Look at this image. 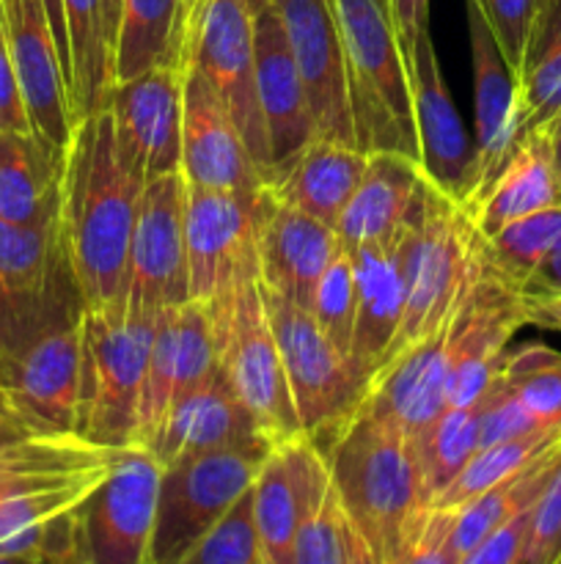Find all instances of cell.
<instances>
[{"instance_id": "47", "label": "cell", "mask_w": 561, "mask_h": 564, "mask_svg": "<svg viewBox=\"0 0 561 564\" xmlns=\"http://www.w3.org/2000/svg\"><path fill=\"white\" fill-rule=\"evenodd\" d=\"M517 292L526 297L528 325L561 330V246Z\"/></svg>"}, {"instance_id": "30", "label": "cell", "mask_w": 561, "mask_h": 564, "mask_svg": "<svg viewBox=\"0 0 561 564\" xmlns=\"http://www.w3.org/2000/svg\"><path fill=\"white\" fill-rule=\"evenodd\" d=\"M64 154L33 130H0V218L58 224Z\"/></svg>"}, {"instance_id": "53", "label": "cell", "mask_w": 561, "mask_h": 564, "mask_svg": "<svg viewBox=\"0 0 561 564\" xmlns=\"http://www.w3.org/2000/svg\"><path fill=\"white\" fill-rule=\"evenodd\" d=\"M344 564H385L369 549L366 540L358 534V529L352 527L350 518H346V549H344Z\"/></svg>"}, {"instance_id": "21", "label": "cell", "mask_w": 561, "mask_h": 564, "mask_svg": "<svg viewBox=\"0 0 561 564\" xmlns=\"http://www.w3.org/2000/svg\"><path fill=\"white\" fill-rule=\"evenodd\" d=\"M468 36H471L473 64V191L465 209L484 196L495 176L504 171L512 154L522 143L517 94L512 72L501 55L498 42L473 3H468Z\"/></svg>"}, {"instance_id": "43", "label": "cell", "mask_w": 561, "mask_h": 564, "mask_svg": "<svg viewBox=\"0 0 561 564\" xmlns=\"http://www.w3.org/2000/svg\"><path fill=\"white\" fill-rule=\"evenodd\" d=\"M179 564H262L251 490L182 556Z\"/></svg>"}, {"instance_id": "58", "label": "cell", "mask_w": 561, "mask_h": 564, "mask_svg": "<svg viewBox=\"0 0 561 564\" xmlns=\"http://www.w3.org/2000/svg\"><path fill=\"white\" fill-rule=\"evenodd\" d=\"M245 3H248V9L253 11V14H258V11L270 9V0H245Z\"/></svg>"}, {"instance_id": "50", "label": "cell", "mask_w": 561, "mask_h": 564, "mask_svg": "<svg viewBox=\"0 0 561 564\" xmlns=\"http://www.w3.org/2000/svg\"><path fill=\"white\" fill-rule=\"evenodd\" d=\"M42 292L36 297H31V301H20V297L11 295L9 286L0 279V361L14 350L16 341L22 339L25 328L31 325L38 301H42Z\"/></svg>"}, {"instance_id": "39", "label": "cell", "mask_w": 561, "mask_h": 564, "mask_svg": "<svg viewBox=\"0 0 561 564\" xmlns=\"http://www.w3.org/2000/svg\"><path fill=\"white\" fill-rule=\"evenodd\" d=\"M58 224H11L0 218V279L20 301H31L58 268Z\"/></svg>"}, {"instance_id": "42", "label": "cell", "mask_w": 561, "mask_h": 564, "mask_svg": "<svg viewBox=\"0 0 561 564\" xmlns=\"http://www.w3.org/2000/svg\"><path fill=\"white\" fill-rule=\"evenodd\" d=\"M355 264H352V251L341 242L336 257L330 259V264L324 268V273L319 275L317 290H314L311 308L314 319L319 323V328L333 339V345L339 350H344L350 356L352 345V328H355Z\"/></svg>"}, {"instance_id": "36", "label": "cell", "mask_w": 561, "mask_h": 564, "mask_svg": "<svg viewBox=\"0 0 561 564\" xmlns=\"http://www.w3.org/2000/svg\"><path fill=\"white\" fill-rule=\"evenodd\" d=\"M561 246V204L550 209L512 220L493 237L479 240V262L484 275L522 290L531 275L559 251Z\"/></svg>"}, {"instance_id": "54", "label": "cell", "mask_w": 561, "mask_h": 564, "mask_svg": "<svg viewBox=\"0 0 561 564\" xmlns=\"http://www.w3.org/2000/svg\"><path fill=\"white\" fill-rule=\"evenodd\" d=\"M33 435L28 430H22L14 419L6 411H0V452L11 449V446L22 444V441H31Z\"/></svg>"}, {"instance_id": "56", "label": "cell", "mask_w": 561, "mask_h": 564, "mask_svg": "<svg viewBox=\"0 0 561 564\" xmlns=\"http://www.w3.org/2000/svg\"><path fill=\"white\" fill-rule=\"evenodd\" d=\"M548 138H550V149H553V163H556V174H559L561 182V116L548 127Z\"/></svg>"}, {"instance_id": "57", "label": "cell", "mask_w": 561, "mask_h": 564, "mask_svg": "<svg viewBox=\"0 0 561 564\" xmlns=\"http://www.w3.org/2000/svg\"><path fill=\"white\" fill-rule=\"evenodd\" d=\"M0 564H38V560H33V556H9V554H0Z\"/></svg>"}, {"instance_id": "46", "label": "cell", "mask_w": 561, "mask_h": 564, "mask_svg": "<svg viewBox=\"0 0 561 564\" xmlns=\"http://www.w3.org/2000/svg\"><path fill=\"white\" fill-rule=\"evenodd\" d=\"M561 562V463L544 485L542 496L534 501L522 540L520 564H559Z\"/></svg>"}, {"instance_id": "32", "label": "cell", "mask_w": 561, "mask_h": 564, "mask_svg": "<svg viewBox=\"0 0 561 564\" xmlns=\"http://www.w3.org/2000/svg\"><path fill=\"white\" fill-rule=\"evenodd\" d=\"M522 135L548 130L561 116V0H542L512 77Z\"/></svg>"}, {"instance_id": "44", "label": "cell", "mask_w": 561, "mask_h": 564, "mask_svg": "<svg viewBox=\"0 0 561 564\" xmlns=\"http://www.w3.org/2000/svg\"><path fill=\"white\" fill-rule=\"evenodd\" d=\"M391 564H462V554L454 545V510L424 507Z\"/></svg>"}, {"instance_id": "18", "label": "cell", "mask_w": 561, "mask_h": 564, "mask_svg": "<svg viewBox=\"0 0 561 564\" xmlns=\"http://www.w3.org/2000/svg\"><path fill=\"white\" fill-rule=\"evenodd\" d=\"M418 163L438 191L465 207L473 191V143L440 72L432 36H421L407 55Z\"/></svg>"}, {"instance_id": "59", "label": "cell", "mask_w": 561, "mask_h": 564, "mask_svg": "<svg viewBox=\"0 0 561 564\" xmlns=\"http://www.w3.org/2000/svg\"><path fill=\"white\" fill-rule=\"evenodd\" d=\"M196 3H198V0H185V11H190Z\"/></svg>"}, {"instance_id": "10", "label": "cell", "mask_w": 561, "mask_h": 564, "mask_svg": "<svg viewBox=\"0 0 561 564\" xmlns=\"http://www.w3.org/2000/svg\"><path fill=\"white\" fill-rule=\"evenodd\" d=\"M209 86L229 108L248 152L256 160L270 185L267 135L256 91V44H253V11L245 0H198L187 11L185 53Z\"/></svg>"}, {"instance_id": "6", "label": "cell", "mask_w": 561, "mask_h": 564, "mask_svg": "<svg viewBox=\"0 0 561 564\" xmlns=\"http://www.w3.org/2000/svg\"><path fill=\"white\" fill-rule=\"evenodd\" d=\"M482 235L460 202L427 180L416 215L402 237L405 264V317L388 358L438 328L462 303L476 279Z\"/></svg>"}, {"instance_id": "26", "label": "cell", "mask_w": 561, "mask_h": 564, "mask_svg": "<svg viewBox=\"0 0 561 564\" xmlns=\"http://www.w3.org/2000/svg\"><path fill=\"white\" fill-rule=\"evenodd\" d=\"M424 185L427 176L416 158L399 152H372L350 204L336 224L339 240L346 248L396 240L410 226Z\"/></svg>"}, {"instance_id": "17", "label": "cell", "mask_w": 561, "mask_h": 564, "mask_svg": "<svg viewBox=\"0 0 561 564\" xmlns=\"http://www.w3.org/2000/svg\"><path fill=\"white\" fill-rule=\"evenodd\" d=\"M6 39L31 130L64 154L75 132L69 83L42 0H0Z\"/></svg>"}, {"instance_id": "55", "label": "cell", "mask_w": 561, "mask_h": 564, "mask_svg": "<svg viewBox=\"0 0 561 564\" xmlns=\"http://www.w3.org/2000/svg\"><path fill=\"white\" fill-rule=\"evenodd\" d=\"M102 9H105V33H108L110 55H113L116 28H119V14H121V0H102Z\"/></svg>"}, {"instance_id": "29", "label": "cell", "mask_w": 561, "mask_h": 564, "mask_svg": "<svg viewBox=\"0 0 561 564\" xmlns=\"http://www.w3.org/2000/svg\"><path fill=\"white\" fill-rule=\"evenodd\" d=\"M561 182L556 174L553 149L548 132H528L509 163L504 165L484 196L465 209L482 237H493L512 220H520L539 209L559 207Z\"/></svg>"}, {"instance_id": "38", "label": "cell", "mask_w": 561, "mask_h": 564, "mask_svg": "<svg viewBox=\"0 0 561 564\" xmlns=\"http://www.w3.org/2000/svg\"><path fill=\"white\" fill-rule=\"evenodd\" d=\"M556 444H561V427H542L534 430V433L517 435V438H506L501 441V444L484 446V449H479L476 455L468 460V466L457 474L454 482H451L429 507L460 510L462 505H468V501L476 499L479 494H484L487 488L498 485L501 479L512 477V474L531 466L539 455L553 449Z\"/></svg>"}, {"instance_id": "15", "label": "cell", "mask_w": 561, "mask_h": 564, "mask_svg": "<svg viewBox=\"0 0 561 564\" xmlns=\"http://www.w3.org/2000/svg\"><path fill=\"white\" fill-rule=\"evenodd\" d=\"M270 9L280 20L300 72L317 138L355 147L344 47L330 0H270Z\"/></svg>"}, {"instance_id": "22", "label": "cell", "mask_w": 561, "mask_h": 564, "mask_svg": "<svg viewBox=\"0 0 561 564\" xmlns=\"http://www.w3.org/2000/svg\"><path fill=\"white\" fill-rule=\"evenodd\" d=\"M262 441L264 438L251 413L237 400L234 389L223 378V372L215 369L209 378L176 397L148 452L157 457L160 466H170V463L207 455V452L262 444ZM264 444H270V441H264Z\"/></svg>"}, {"instance_id": "37", "label": "cell", "mask_w": 561, "mask_h": 564, "mask_svg": "<svg viewBox=\"0 0 561 564\" xmlns=\"http://www.w3.org/2000/svg\"><path fill=\"white\" fill-rule=\"evenodd\" d=\"M413 452L421 471L424 499L432 505L479 452V405L446 408L413 441Z\"/></svg>"}, {"instance_id": "34", "label": "cell", "mask_w": 561, "mask_h": 564, "mask_svg": "<svg viewBox=\"0 0 561 564\" xmlns=\"http://www.w3.org/2000/svg\"><path fill=\"white\" fill-rule=\"evenodd\" d=\"M72 55V119L105 108L113 86V55L105 33L102 0H64Z\"/></svg>"}, {"instance_id": "16", "label": "cell", "mask_w": 561, "mask_h": 564, "mask_svg": "<svg viewBox=\"0 0 561 564\" xmlns=\"http://www.w3.org/2000/svg\"><path fill=\"white\" fill-rule=\"evenodd\" d=\"M105 108L113 119L119 152L138 174H174L182 165L185 66H157L110 86Z\"/></svg>"}, {"instance_id": "48", "label": "cell", "mask_w": 561, "mask_h": 564, "mask_svg": "<svg viewBox=\"0 0 561 564\" xmlns=\"http://www.w3.org/2000/svg\"><path fill=\"white\" fill-rule=\"evenodd\" d=\"M531 507L517 512V516L509 518L504 527L495 529L490 538H484L476 549L468 551V554L462 556V564H520V551L522 540H526Z\"/></svg>"}, {"instance_id": "52", "label": "cell", "mask_w": 561, "mask_h": 564, "mask_svg": "<svg viewBox=\"0 0 561 564\" xmlns=\"http://www.w3.org/2000/svg\"><path fill=\"white\" fill-rule=\"evenodd\" d=\"M391 20H394L396 39H399L402 55L413 53L418 39L429 33V0H388Z\"/></svg>"}, {"instance_id": "24", "label": "cell", "mask_w": 561, "mask_h": 564, "mask_svg": "<svg viewBox=\"0 0 561 564\" xmlns=\"http://www.w3.org/2000/svg\"><path fill=\"white\" fill-rule=\"evenodd\" d=\"M270 191V187H267ZM333 226L286 207L270 193L258 235V284L300 308H311L319 275L339 251Z\"/></svg>"}, {"instance_id": "23", "label": "cell", "mask_w": 561, "mask_h": 564, "mask_svg": "<svg viewBox=\"0 0 561 564\" xmlns=\"http://www.w3.org/2000/svg\"><path fill=\"white\" fill-rule=\"evenodd\" d=\"M253 44H256V91L267 135L270 165H278L317 141L311 105L302 88L286 33L273 9L253 14ZM273 180V176H270Z\"/></svg>"}, {"instance_id": "40", "label": "cell", "mask_w": 561, "mask_h": 564, "mask_svg": "<svg viewBox=\"0 0 561 564\" xmlns=\"http://www.w3.org/2000/svg\"><path fill=\"white\" fill-rule=\"evenodd\" d=\"M501 380L542 427H561V352L544 345L509 350Z\"/></svg>"}, {"instance_id": "11", "label": "cell", "mask_w": 561, "mask_h": 564, "mask_svg": "<svg viewBox=\"0 0 561 564\" xmlns=\"http://www.w3.org/2000/svg\"><path fill=\"white\" fill-rule=\"evenodd\" d=\"M270 191L240 193L187 185L185 242L190 301L207 303L258 281V235Z\"/></svg>"}, {"instance_id": "49", "label": "cell", "mask_w": 561, "mask_h": 564, "mask_svg": "<svg viewBox=\"0 0 561 564\" xmlns=\"http://www.w3.org/2000/svg\"><path fill=\"white\" fill-rule=\"evenodd\" d=\"M0 130H31L14 61H11L9 39H6L3 14H0Z\"/></svg>"}, {"instance_id": "35", "label": "cell", "mask_w": 561, "mask_h": 564, "mask_svg": "<svg viewBox=\"0 0 561 564\" xmlns=\"http://www.w3.org/2000/svg\"><path fill=\"white\" fill-rule=\"evenodd\" d=\"M559 463H561V444H556L553 449L539 455L531 466L512 474V477L501 479L498 485H493V488H487L484 494H479L476 499L462 505L460 510H454L457 551L465 556L468 551L476 549L484 538H490L495 529L504 527L509 518H515L517 512L528 510V507L542 496L544 485L550 482V477H553Z\"/></svg>"}, {"instance_id": "51", "label": "cell", "mask_w": 561, "mask_h": 564, "mask_svg": "<svg viewBox=\"0 0 561 564\" xmlns=\"http://www.w3.org/2000/svg\"><path fill=\"white\" fill-rule=\"evenodd\" d=\"M38 564H88L80 551V540H77L75 510L50 521L47 540H44V549L38 554Z\"/></svg>"}, {"instance_id": "14", "label": "cell", "mask_w": 561, "mask_h": 564, "mask_svg": "<svg viewBox=\"0 0 561 564\" xmlns=\"http://www.w3.org/2000/svg\"><path fill=\"white\" fill-rule=\"evenodd\" d=\"M522 325H528V317L520 292L482 270L454 312L446 408H471L482 402L504 367L512 336Z\"/></svg>"}, {"instance_id": "41", "label": "cell", "mask_w": 561, "mask_h": 564, "mask_svg": "<svg viewBox=\"0 0 561 564\" xmlns=\"http://www.w3.org/2000/svg\"><path fill=\"white\" fill-rule=\"evenodd\" d=\"M346 516L330 482L328 463L314 477L295 540V564H344Z\"/></svg>"}, {"instance_id": "25", "label": "cell", "mask_w": 561, "mask_h": 564, "mask_svg": "<svg viewBox=\"0 0 561 564\" xmlns=\"http://www.w3.org/2000/svg\"><path fill=\"white\" fill-rule=\"evenodd\" d=\"M402 231L396 240L377 246L350 248L355 264V328L350 358L358 375L369 380L380 372L405 317V264H402Z\"/></svg>"}, {"instance_id": "1", "label": "cell", "mask_w": 561, "mask_h": 564, "mask_svg": "<svg viewBox=\"0 0 561 564\" xmlns=\"http://www.w3.org/2000/svg\"><path fill=\"white\" fill-rule=\"evenodd\" d=\"M146 176L119 152L110 110L82 116L64 154L58 237L86 308L127 297L130 242Z\"/></svg>"}, {"instance_id": "8", "label": "cell", "mask_w": 561, "mask_h": 564, "mask_svg": "<svg viewBox=\"0 0 561 564\" xmlns=\"http://www.w3.org/2000/svg\"><path fill=\"white\" fill-rule=\"evenodd\" d=\"M270 328L278 341L302 438L322 455L366 394V380L344 350L333 345L308 308L258 284Z\"/></svg>"}, {"instance_id": "12", "label": "cell", "mask_w": 561, "mask_h": 564, "mask_svg": "<svg viewBox=\"0 0 561 564\" xmlns=\"http://www.w3.org/2000/svg\"><path fill=\"white\" fill-rule=\"evenodd\" d=\"M163 466L146 446L116 452L108 474L75 507L88 564H148Z\"/></svg>"}, {"instance_id": "13", "label": "cell", "mask_w": 561, "mask_h": 564, "mask_svg": "<svg viewBox=\"0 0 561 564\" xmlns=\"http://www.w3.org/2000/svg\"><path fill=\"white\" fill-rule=\"evenodd\" d=\"M185 196L187 182L182 171L154 176L143 185L130 242L127 301L148 312L190 301Z\"/></svg>"}, {"instance_id": "4", "label": "cell", "mask_w": 561, "mask_h": 564, "mask_svg": "<svg viewBox=\"0 0 561 564\" xmlns=\"http://www.w3.org/2000/svg\"><path fill=\"white\" fill-rule=\"evenodd\" d=\"M160 312L124 297L82 312L80 411L75 435L99 449L138 446V408Z\"/></svg>"}, {"instance_id": "60", "label": "cell", "mask_w": 561, "mask_h": 564, "mask_svg": "<svg viewBox=\"0 0 561 564\" xmlns=\"http://www.w3.org/2000/svg\"><path fill=\"white\" fill-rule=\"evenodd\" d=\"M559 564H561V562H559Z\"/></svg>"}, {"instance_id": "9", "label": "cell", "mask_w": 561, "mask_h": 564, "mask_svg": "<svg viewBox=\"0 0 561 564\" xmlns=\"http://www.w3.org/2000/svg\"><path fill=\"white\" fill-rule=\"evenodd\" d=\"M275 446L245 444L163 466L148 564H179L182 556L253 488Z\"/></svg>"}, {"instance_id": "3", "label": "cell", "mask_w": 561, "mask_h": 564, "mask_svg": "<svg viewBox=\"0 0 561 564\" xmlns=\"http://www.w3.org/2000/svg\"><path fill=\"white\" fill-rule=\"evenodd\" d=\"M322 457L344 516L391 564L410 523L429 507L413 441L358 408Z\"/></svg>"}, {"instance_id": "2", "label": "cell", "mask_w": 561, "mask_h": 564, "mask_svg": "<svg viewBox=\"0 0 561 564\" xmlns=\"http://www.w3.org/2000/svg\"><path fill=\"white\" fill-rule=\"evenodd\" d=\"M66 268L61 257L31 325L0 361V411L33 438H64L77 430L86 306L80 295L66 297L77 290L72 273L61 281Z\"/></svg>"}, {"instance_id": "7", "label": "cell", "mask_w": 561, "mask_h": 564, "mask_svg": "<svg viewBox=\"0 0 561 564\" xmlns=\"http://www.w3.org/2000/svg\"><path fill=\"white\" fill-rule=\"evenodd\" d=\"M215 336L218 369L273 446L302 438L278 341L270 328L258 281L234 286L204 303Z\"/></svg>"}, {"instance_id": "5", "label": "cell", "mask_w": 561, "mask_h": 564, "mask_svg": "<svg viewBox=\"0 0 561 564\" xmlns=\"http://www.w3.org/2000/svg\"><path fill=\"white\" fill-rule=\"evenodd\" d=\"M346 64L355 147L418 160L410 75L388 0H330Z\"/></svg>"}, {"instance_id": "27", "label": "cell", "mask_w": 561, "mask_h": 564, "mask_svg": "<svg viewBox=\"0 0 561 564\" xmlns=\"http://www.w3.org/2000/svg\"><path fill=\"white\" fill-rule=\"evenodd\" d=\"M324 457L306 438L275 446L251 488L262 564H295V540Z\"/></svg>"}, {"instance_id": "28", "label": "cell", "mask_w": 561, "mask_h": 564, "mask_svg": "<svg viewBox=\"0 0 561 564\" xmlns=\"http://www.w3.org/2000/svg\"><path fill=\"white\" fill-rule=\"evenodd\" d=\"M366 163L369 154L361 149L317 138L302 152L278 165L267 187L280 204L336 229Z\"/></svg>"}, {"instance_id": "20", "label": "cell", "mask_w": 561, "mask_h": 564, "mask_svg": "<svg viewBox=\"0 0 561 564\" xmlns=\"http://www.w3.org/2000/svg\"><path fill=\"white\" fill-rule=\"evenodd\" d=\"M457 312V308H454ZM454 312L435 330L413 341L369 380L361 411L377 422L391 424L416 441L446 411V378H449V341Z\"/></svg>"}, {"instance_id": "19", "label": "cell", "mask_w": 561, "mask_h": 564, "mask_svg": "<svg viewBox=\"0 0 561 564\" xmlns=\"http://www.w3.org/2000/svg\"><path fill=\"white\" fill-rule=\"evenodd\" d=\"M182 66H185V110H182L179 171L187 185L240 193L267 187L220 94L190 61L182 58Z\"/></svg>"}, {"instance_id": "33", "label": "cell", "mask_w": 561, "mask_h": 564, "mask_svg": "<svg viewBox=\"0 0 561 564\" xmlns=\"http://www.w3.org/2000/svg\"><path fill=\"white\" fill-rule=\"evenodd\" d=\"M110 463L86 468V471L3 474L0 477V543L75 510L108 474Z\"/></svg>"}, {"instance_id": "31", "label": "cell", "mask_w": 561, "mask_h": 564, "mask_svg": "<svg viewBox=\"0 0 561 564\" xmlns=\"http://www.w3.org/2000/svg\"><path fill=\"white\" fill-rule=\"evenodd\" d=\"M185 25V0H121L113 83L132 80L157 66H182Z\"/></svg>"}, {"instance_id": "45", "label": "cell", "mask_w": 561, "mask_h": 564, "mask_svg": "<svg viewBox=\"0 0 561 564\" xmlns=\"http://www.w3.org/2000/svg\"><path fill=\"white\" fill-rule=\"evenodd\" d=\"M468 3L476 6L479 14L484 17L512 77H515L517 69H520L522 53H526L534 17H537L542 0H468Z\"/></svg>"}]
</instances>
